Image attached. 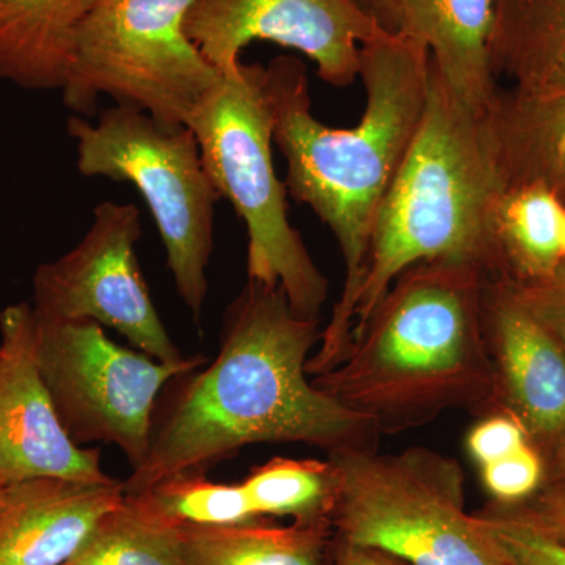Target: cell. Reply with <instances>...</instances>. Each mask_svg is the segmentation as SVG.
Here are the masks:
<instances>
[{"label": "cell", "instance_id": "1", "mask_svg": "<svg viewBox=\"0 0 565 565\" xmlns=\"http://www.w3.org/2000/svg\"><path fill=\"white\" fill-rule=\"evenodd\" d=\"M319 319L292 310L281 286L250 280L223 316L214 362L174 375L151 416L143 463L122 481L137 494L177 475L211 468L256 444L327 451L377 449V427L308 379Z\"/></svg>", "mask_w": 565, "mask_h": 565}, {"label": "cell", "instance_id": "2", "mask_svg": "<svg viewBox=\"0 0 565 565\" xmlns=\"http://www.w3.org/2000/svg\"><path fill=\"white\" fill-rule=\"evenodd\" d=\"M429 76L430 54L418 41L386 33L364 44L362 118L338 129L311 111L307 68L299 58L280 55L263 68L273 140L286 161V189L329 226L345 267L343 292L322 330L321 348L307 362L313 377L341 363L351 349L375 218L422 126Z\"/></svg>", "mask_w": 565, "mask_h": 565}, {"label": "cell", "instance_id": "3", "mask_svg": "<svg viewBox=\"0 0 565 565\" xmlns=\"http://www.w3.org/2000/svg\"><path fill=\"white\" fill-rule=\"evenodd\" d=\"M492 277L478 264H415L353 332L341 363L313 384L371 419L381 435L414 429L457 408L498 414L486 337Z\"/></svg>", "mask_w": 565, "mask_h": 565}, {"label": "cell", "instance_id": "4", "mask_svg": "<svg viewBox=\"0 0 565 565\" xmlns=\"http://www.w3.org/2000/svg\"><path fill=\"white\" fill-rule=\"evenodd\" d=\"M504 189L487 110L459 102L430 62L422 126L375 218L353 332L415 264L470 263L497 275L490 218Z\"/></svg>", "mask_w": 565, "mask_h": 565}, {"label": "cell", "instance_id": "5", "mask_svg": "<svg viewBox=\"0 0 565 565\" xmlns=\"http://www.w3.org/2000/svg\"><path fill=\"white\" fill-rule=\"evenodd\" d=\"M329 460L330 522L341 541L407 565H508L482 520L465 511V475L451 457L416 446L394 455L348 449Z\"/></svg>", "mask_w": 565, "mask_h": 565}, {"label": "cell", "instance_id": "6", "mask_svg": "<svg viewBox=\"0 0 565 565\" xmlns=\"http://www.w3.org/2000/svg\"><path fill=\"white\" fill-rule=\"evenodd\" d=\"M263 65L223 74L189 121L204 169L247 228L250 280L281 286L297 315L319 319L329 280L302 234L289 222L288 189L273 162V121L263 92Z\"/></svg>", "mask_w": 565, "mask_h": 565}, {"label": "cell", "instance_id": "7", "mask_svg": "<svg viewBox=\"0 0 565 565\" xmlns=\"http://www.w3.org/2000/svg\"><path fill=\"white\" fill-rule=\"evenodd\" d=\"M66 128L76 140L77 170L84 177L131 182L143 196L174 288L195 322H202L215 206L222 195L204 169L195 134L166 128L126 104L104 109L96 122L73 115Z\"/></svg>", "mask_w": 565, "mask_h": 565}, {"label": "cell", "instance_id": "8", "mask_svg": "<svg viewBox=\"0 0 565 565\" xmlns=\"http://www.w3.org/2000/svg\"><path fill=\"white\" fill-rule=\"evenodd\" d=\"M192 2L98 0L74 36L65 106L90 118L107 95L166 128H188L223 77L185 36Z\"/></svg>", "mask_w": 565, "mask_h": 565}, {"label": "cell", "instance_id": "9", "mask_svg": "<svg viewBox=\"0 0 565 565\" xmlns=\"http://www.w3.org/2000/svg\"><path fill=\"white\" fill-rule=\"evenodd\" d=\"M33 318L41 377L71 440L115 445L132 470L139 468L163 386L206 359L161 363L115 343L98 322L62 321L35 311Z\"/></svg>", "mask_w": 565, "mask_h": 565}, {"label": "cell", "instance_id": "10", "mask_svg": "<svg viewBox=\"0 0 565 565\" xmlns=\"http://www.w3.org/2000/svg\"><path fill=\"white\" fill-rule=\"evenodd\" d=\"M140 236L139 207L99 203L84 239L36 269L32 308L43 318L110 327L151 359L180 363L188 356L167 333L141 275Z\"/></svg>", "mask_w": 565, "mask_h": 565}, {"label": "cell", "instance_id": "11", "mask_svg": "<svg viewBox=\"0 0 565 565\" xmlns=\"http://www.w3.org/2000/svg\"><path fill=\"white\" fill-rule=\"evenodd\" d=\"M185 36L222 74L243 65L253 41H270L316 63L326 84L359 79L364 44L386 35L366 0H193Z\"/></svg>", "mask_w": 565, "mask_h": 565}, {"label": "cell", "instance_id": "12", "mask_svg": "<svg viewBox=\"0 0 565 565\" xmlns=\"http://www.w3.org/2000/svg\"><path fill=\"white\" fill-rule=\"evenodd\" d=\"M36 478L114 481L99 449L63 429L36 362L33 308L21 302L0 313V486Z\"/></svg>", "mask_w": 565, "mask_h": 565}, {"label": "cell", "instance_id": "13", "mask_svg": "<svg viewBox=\"0 0 565 565\" xmlns=\"http://www.w3.org/2000/svg\"><path fill=\"white\" fill-rule=\"evenodd\" d=\"M486 337L498 412L519 419L545 457L565 435V351L497 275L487 288Z\"/></svg>", "mask_w": 565, "mask_h": 565}, {"label": "cell", "instance_id": "14", "mask_svg": "<svg viewBox=\"0 0 565 565\" xmlns=\"http://www.w3.org/2000/svg\"><path fill=\"white\" fill-rule=\"evenodd\" d=\"M125 500L122 482L36 478L9 487L0 512V565H63L104 514Z\"/></svg>", "mask_w": 565, "mask_h": 565}, {"label": "cell", "instance_id": "15", "mask_svg": "<svg viewBox=\"0 0 565 565\" xmlns=\"http://www.w3.org/2000/svg\"><path fill=\"white\" fill-rule=\"evenodd\" d=\"M493 0H396V33L422 43L459 102L487 110L500 90L490 63Z\"/></svg>", "mask_w": 565, "mask_h": 565}, {"label": "cell", "instance_id": "16", "mask_svg": "<svg viewBox=\"0 0 565 565\" xmlns=\"http://www.w3.org/2000/svg\"><path fill=\"white\" fill-rule=\"evenodd\" d=\"M487 120L505 189L541 184L565 206V90H498Z\"/></svg>", "mask_w": 565, "mask_h": 565}, {"label": "cell", "instance_id": "17", "mask_svg": "<svg viewBox=\"0 0 565 565\" xmlns=\"http://www.w3.org/2000/svg\"><path fill=\"white\" fill-rule=\"evenodd\" d=\"M98 0H0V79L62 90L74 36Z\"/></svg>", "mask_w": 565, "mask_h": 565}, {"label": "cell", "instance_id": "18", "mask_svg": "<svg viewBox=\"0 0 565 565\" xmlns=\"http://www.w3.org/2000/svg\"><path fill=\"white\" fill-rule=\"evenodd\" d=\"M490 63L515 90H565V0H493Z\"/></svg>", "mask_w": 565, "mask_h": 565}, {"label": "cell", "instance_id": "19", "mask_svg": "<svg viewBox=\"0 0 565 565\" xmlns=\"http://www.w3.org/2000/svg\"><path fill=\"white\" fill-rule=\"evenodd\" d=\"M565 206L541 184L508 188L490 218L497 277L515 282L545 280L564 266Z\"/></svg>", "mask_w": 565, "mask_h": 565}, {"label": "cell", "instance_id": "20", "mask_svg": "<svg viewBox=\"0 0 565 565\" xmlns=\"http://www.w3.org/2000/svg\"><path fill=\"white\" fill-rule=\"evenodd\" d=\"M329 516L275 526L262 520L217 526H178L188 565H322L332 541Z\"/></svg>", "mask_w": 565, "mask_h": 565}, {"label": "cell", "instance_id": "21", "mask_svg": "<svg viewBox=\"0 0 565 565\" xmlns=\"http://www.w3.org/2000/svg\"><path fill=\"white\" fill-rule=\"evenodd\" d=\"M63 565H188L178 526L125 494Z\"/></svg>", "mask_w": 565, "mask_h": 565}, {"label": "cell", "instance_id": "22", "mask_svg": "<svg viewBox=\"0 0 565 565\" xmlns=\"http://www.w3.org/2000/svg\"><path fill=\"white\" fill-rule=\"evenodd\" d=\"M256 516L316 520L332 512L334 473L330 460L282 459L253 468L241 482Z\"/></svg>", "mask_w": 565, "mask_h": 565}, {"label": "cell", "instance_id": "23", "mask_svg": "<svg viewBox=\"0 0 565 565\" xmlns=\"http://www.w3.org/2000/svg\"><path fill=\"white\" fill-rule=\"evenodd\" d=\"M131 497L177 526L237 525L259 519L243 486L218 484L206 475H177Z\"/></svg>", "mask_w": 565, "mask_h": 565}, {"label": "cell", "instance_id": "24", "mask_svg": "<svg viewBox=\"0 0 565 565\" xmlns=\"http://www.w3.org/2000/svg\"><path fill=\"white\" fill-rule=\"evenodd\" d=\"M508 565H565V545L487 508L478 514Z\"/></svg>", "mask_w": 565, "mask_h": 565}, {"label": "cell", "instance_id": "25", "mask_svg": "<svg viewBox=\"0 0 565 565\" xmlns=\"http://www.w3.org/2000/svg\"><path fill=\"white\" fill-rule=\"evenodd\" d=\"M482 481L494 503L515 504L537 492L545 482V460L531 444L481 467Z\"/></svg>", "mask_w": 565, "mask_h": 565}, {"label": "cell", "instance_id": "26", "mask_svg": "<svg viewBox=\"0 0 565 565\" xmlns=\"http://www.w3.org/2000/svg\"><path fill=\"white\" fill-rule=\"evenodd\" d=\"M490 508L548 541L565 545V481L544 484L525 501Z\"/></svg>", "mask_w": 565, "mask_h": 565}, {"label": "cell", "instance_id": "27", "mask_svg": "<svg viewBox=\"0 0 565 565\" xmlns=\"http://www.w3.org/2000/svg\"><path fill=\"white\" fill-rule=\"evenodd\" d=\"M504 278V277H503ZM509 288L535 321L544 326L565 351V267L545 280L515 282Z\"/></svg>", "mask_w": 565, "mask_h": 565}, {"label": "cell", "instance_id": "28", "mask_svg": "<svg viewBox=\"0 0 565 565\" xmlns=\"http://www.w3.org/2000/svg\"><path fill=\"white\" fill-rule=\"evenodd\" d=\"M526 444L531 441L525 427L505 412L487 415L482 422L476 424L467 437L468 451L481 467L512 455Z\"/></svg>", "mask_w": 565, "mask_h": 565}, {"label": "cell", "instance_id": "29", "mask_svg": "<svg viewBox=\"0 0 565 565\" xmlns=\"http://www.w3.org/2000/svg\"><path fill=\"white\" fill-rule=\"evenodd\" d=\"M322 565H407L403 561L397 559L388 553L381 552V550L370 548V546H362L349 544V542L341 541L334 537L327 546L326 557H323Z\"/></svg>", "mask_w": 565, "mask_h": 565}, {"label": "cell", "instance_id": "30", "mask_svg": "<svg viewBox=\"0 0 565 565\" xmlns=\"http://www.w3.org/2000/svg\"><path fill=\"white\" fill-rule=\"evenodd\" d=\"M545 460V482L565 481V435L544 457Z\"/></svg>", "mask_w": 565, "mask_h": 565}, {"label": "cell", "instance_id": "31", "mask_svg": "<svg viewBox=\"0 0 565 565\" xmlns=\"http://www.w3.org/2000/svg\"><path fill=\"white\" fill-rule=\"evenodd\" d=\"M367 7L386 32L396 33V0H366Z\"/></svg>", "mask_w": 565, "mask_h": 565}, {"label": "cell", "instance_id": "32", "mask_svg": "<svg viewBox=\"0 0 565 565\" xmlns=\"http://www.w3.org/2000/svg\"><path fill=\"white\" fill-rule=\"evenodd\" d=\"M7 501H9V487L0 486V512L6 508Z\"/></svg>", "mask_w": 565, "mask_h": 565}, {"label": "cell", "instance_id": "33", "mask_svg": "<svg viewBox=\"0 0 565 565\" xmlns=\"http://www.w3.org/2000/svg\"><path fill=\"white\" fill-rule=\"evenodd\" d=\"M563 264L565 267V221H564V232H563Z\"/></svg>", "mask_w": 565, "mask_h": 565}]
</instances>
